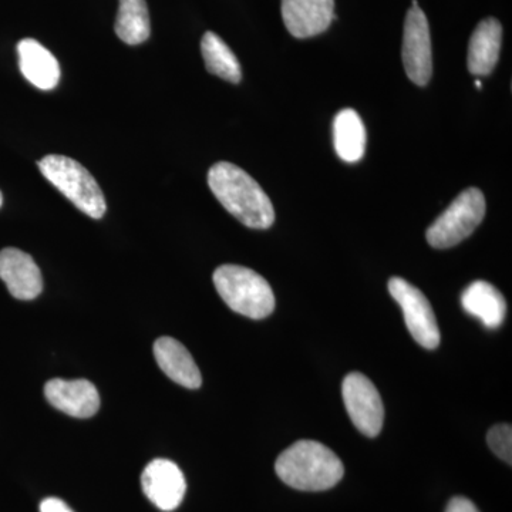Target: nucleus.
<instances>
[{"label": "nucleus", "instance_id": "nucleus-3", "mask_svg": "<svg viewBox=\"0 0 512 512\" xmlns=\"http://www.w3.org/2000/svg\"><path fill=\"white\" fill-rule=\"evenodd\" d=\"M215 288L231 311L251 319L268 318L275 309V295L268 281L252 269L222 265L215 269Z\"/></svg>", "mask_w": 512, "mask_h": 512}, {"label": "nucleus", "instance_id": "nucleus-14", "mask_svg": "<svg viewBox=\"0 0 512 512\" xmlns=\"http://www.w3.org/2000/svg\"><path fill=\"white\" fill-rule=\"evenodd\" d=\"M19 67L25 79L40 90H53L60 82V64L55 56L35 39L20 40Z\"/></svg>", "mask_w": 512, "mask_h": 512}, {"label": "nucleus", "instance_id": "nucleus-12", "mask_svg": "<svg viewBox=\"0 0 512 512\" xmlns=\"http://www.w3.org/2000/svg\"><path fill=\"white\" fill-rule=\"evenodd\" d=\"M282 18L293 37L318 36L335 19V0H282Z\"/></svg>", "mask_w": 512, "mask_h": 512}, {"label": "nucleus", "instance_id": "nucleus-23", "mask_svg": "<svg viewBox=\"0 0 512 512\" xmlns=\"http://www.w3.org/2000/svg\"><path fill=\"white\" fill-rule=\"evenodd\" d=\"M476 86H477V89H481V82H480V80H476Z\"/></svg>", "mask_w": 512, "mask_h": 512}, {"label": "nucleus", "instance_id": "nucleus-4", "mask_svg": "<svg viewBox=\"0 0 512 512\" xmlns=\"http://www.w3.org/2000/svg\"><path fill=\"white\" fill-rule=\"evenodd\" d=\"M39 168L46 180L84 214L94 220H100L106 214V198L100 185L79 161L52 154L39 161Z\"/></svg>", "mask_w": 512, "mask_h": 512}, {"label": "nucleus", "instance_id": "nucleus-9", "mask_svg": "<svg viewBox=\"0 0 512 512\" xmlns=\"http://www.w3.org/2000/svg\"><path fill=\"white\" fill-rule=\"evenodd\" d=\"M141 487L148 500L161 511H174L183 503L187 483L173 461L157 458L144 468Z\"/></svg>", "mask_w": 512, "mask_h": 512}, {"label": "nucleus", "instance_id": "nucleus-1", "mask_svg": "<svg viewBox=\"0 0 512 512\" xmlns=\"http://www.w3.org/2000/svg\"><path fill=\"white\" fill-rule=\"evenodd\" d=\"M208 185L222 207L248 228L268 229L275 210L254 178L235 164L221 161L208 171Z\"/></svg>", "mask_w": 512, "mask_h": 512}, {"label": "nucleus", "instance_id": "nucleus-15", "mask_svg": "<svg viewBox=\"0 0 512 512\" xmlns=\"http://www.w3.org/2000/svg\"><path fill=\"white\" fill-rule=\"evenodd\" d=\"M503 42V26L497 19L488 18L478 23L468 46V70L474 76H488L497 66Z\"/></svg>", "mask_w": 512, "mask_h": 512}, {"label": "nucleus", "instance_id": "nucleus-24", "mask_svg": "<svg viewBox=\"0 0 512 512\" xmlns=\"http://www.w3.org/2000/svg\"><path fill=\"white\" fill-rule=\"evenodd\" d=\"M3 204V195L2 192H0V207H2Z\"/></svg>", "mask_w": 512, "mask_h": 512}, {"label": "nucleus", "instance_id": "nucleus-2", "mask_svg": "<svg viewBox=\"0 0 512 512\" xmlns=\"http://www.w3.org/2000/svg\"><path fill=\"white\" fill-rule=\"evenodd\" d=\"M278 477L301 491H325L335 487L345 474L340 458L318 441H296L275 464Z\"/></svg>", "mask_w": 512, "mask_h": 512}, {"label": "nucleus", "instance_id": "nucleus-20", "mask_svg": "<svg viewBox=\"0 0 512 512\" xmlns=\"http://www.w3.org/2000/svg\"><path fill=\"white\" fill-rule=\"evenodd\" d=\"M487 443L495 456L512 464V429L511 424H497L488 431Z\"/></svg>", "mask_w": 512, "mask_h": 512}, {"label": "nucleus", "instance_id": "nucleus-13", "mask_svg": "<svg viewBox=\"0 0 512 512\" xmlns=\"http://www.w3.org/2000/svg\"><path fill=\"white\" fill-rule=\"evenodd\" d=\"M154 356L160 369L173 382L187 389H200L202 376L197 363L183 343L173 338H160L154 343Z\"/></svg>", "mask_w": 512, "mask_h": 512}, {"label": "nucleus", "instance_id": "nucleus-5", "mask_svg": "<svg viewBox=\"0 0 512 512\" xmlns=\"http://www.w3.org/2000/svg\"><path fill=\"white\" fill-rule=\"evenodd\" d=\"M484 217L483 192L478 188H467L427 229V242L436 249L456 247L476 231Z\"/></svg>", "mask_w": 512, "mask_h": 512}, {"label": "nucleus", "instance_id": "nucleus-6", "mask_svg": "<svg viewBox=\"0 0 512 512\" xmlns=\"http://www.w3.org/2000/svg\"><path fill=\"white\" fill-rule=\"evenodd\" d=\"M389 292L402 308L407 329L423 348L433 350L440 345V329L429 299L406 279L394 276L389 281Z\"/></svg>", "mask_w": 512, "mask_h": 512}, {"label": "nucleus", "instance_id": "nucleus-19", "mask_svg": "<svg viewBox=\"0 0 512 512\" xmlns=\"http://www.w3.org/2000/svg\"><path fill=\"white\" fill-rule=\"evenodd\" d=\"M201 52L208 73L221 77L229 83L241 82V64L220 36L212 32L205 33L201 40Z\"/></svg>", "mask_w": 512, "mask_h": 512}, {"label": "nucleus", "instance_id": "nucleus-22", "mask_svg": "<svg viewBox=\"0 0 512 512\" xmlns=\"http://www.w3.org/2000/svg\"><path fill=\"white\" fill-rule=\"evenodd\" d=\"M40 512H73L60 498H46L40 504Z\"/></svg>", "mask_w": 512, "mask_h": 512}, {"label": "nucleus", "instance_id": "nucleus-11", "mask_svg": "<svg viewBox=\"0 0 512 512\" xmlns=\"http://www.w3.org/2000/svg\"><path fill=\"white\" fill-rule=\"evenodd\" d=\"M0 279L13 298L32 301L43 291V278L32 256L18 248L0 251Z\"/></svg>", "mask_w": 512, "mask_h": 512}, {"label": "nucleus", "instance_id": "nucleus-21", "mask_svg": "<svg viewBox=\"0 0 512 512\" xmlns=\"http://www.w3.org/2000/svg\"><path fill=\"white\" fill-rule=\"evenodd\" d=\"M446 512H480L476 505L464 497H454L448 503Z\"/></svg>", "mask_w": 512, "mask_h": 512}, {"label": "nucleus", "instance_id": "nucleus-7", "mask_svg": "<svg viewBox=\"0 0 512 512\" xmlns=\"http://www.w3.org/2000/svg\"><path fill=\"white\" fill-rule=\"evenodd\" d=\"M342 396L356 429L367 437L379 436L383 429L384 406L375 384L362 373H350L343 380Z\"/></svg>", "mask_w": 512, "mask_h": 512}, {"label": "nucleus", "instance_id": "nucleus-18", "mask_svg": "<svg viewBox=\"0 0 512 512\" xmlns=\"http://www.w3.org/2000/svg\"><path fill=\"white\" fill-rule=\"evenodd\" d=\"M116 35L130 46L141 45L151 35L150 13L146 0H120Z\"/></svg>", "mask_w": 512, "mask_h": 512}, {"label": "nucleus", "instance_id": "nucleus-10", "mask_svg": "<svg viewBox=\"0 0 512 512\" xmlns=\"http://www.w3.org/2000/svg\"><path fill=\"white\" fill-rule=\"evenodd\" d=\"M45 396L55 409L76 419H90L100 409V394L89 380H49Z\"/></svg>", "mask_w": 512, "mask_h": 512}, {"label": "nucleus", "instance_id": "nucleus-17", "mask_svg": "<svg viewBox=\"0 0 512 512\" xmlns=\"http://www.w3.org/2000/svg\"><path fill=\"white\" fill-rule=\"evenodd\" d=\"M366 128L355 110L345 109L333 121V141L340 160L357 163L365 156Z\"/></svg>", "mask_w": 512, "mask_h": 512}, {"label": "nucleus", "instance_id": "nucleus-8", "mask_svg": "<svg viewBox=\"0 0 512 512\" xmlns=\"http://www.w3.org/2000/svg\"><path fill=\"white\" fill-rule=\"evenodd\" d=\"M403 64L407 76L417 86H426L433 74L429 22L419 5L407 12L403 33Z\"/></svg>", "mask_w": 512, "mask_h": 512}, {"label": "nucleus", "instance_id": "nucleus-16", "mask_svg": "<svg viewBox=\"0 0 512 512\" xmlns=\"http://www.w3.org/2000/svg\"><path fill=\"white\" fill-rule=\"evenodd\" d=\"M464 311L480 319L488 329H497L503 325L507 315V302L503 293L485 281H476L467 286L461 295Z\"/></svg>", "mask_w": 512, "mask_h": 512}]
</instances>
